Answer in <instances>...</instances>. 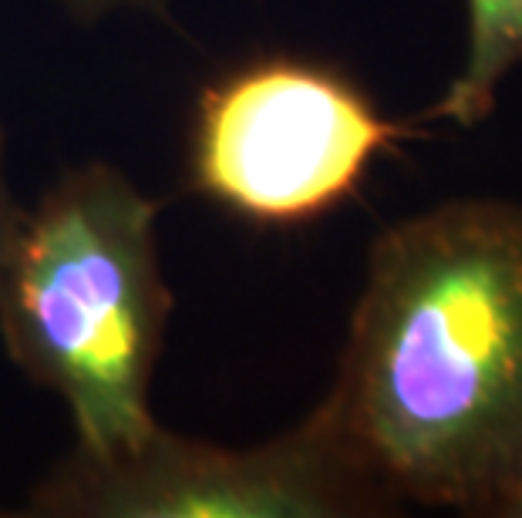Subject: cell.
Here are the masks:
<instances>
[{
    "label": "cell",
    "instance_id": "2",
    "mask_svg": "<svg viewBox=\"0 0 522 518\" xmlns=\"http://www.w3.org/2000/svg\"><path fill=\"white\" fill-rule=\"evenodd\" d=\"M169 317L158 202L121 169L77 165L24 209L0 266V340L68 407L77 451L105 458L152 434Z\"/></svg>",
    "mask_w": 522,
    "mask_h": 518
},
{
    "label": "cell",
    "instance_id": "1",
    "mask_svg": "<svg viewBox=\"0 0 522 518\" xmlns=\"http://www.w3.org/2000/svg\"><path fill=\"white\" fill-rule=\"evenodd\" d=\"M317 407L398 508L492 515L522 478V209L445 202L381 232Z\"/></svg>",
    "mask_w": 522,
    "mask_h": 518
},
{
    "label": "cell",
    "instance_id": "6",
    "mask_svg": "<svg viewBox=\"0 0 522 518\" xmlns=\"http://www.w3.org/2000/svg\"><path fill=\"white\" fill-rule=\"evenodd\" d=\"M58 3L77 24H95V20L128 14V10H162L169 0H58Z\"/></svg>",
    "mask_w": 522,
    "mask_h": 518
},
{
    "label": "cell",
    "instance_id": "9",
    "mask_svg": "<svg viewBox=\"0 0 522 518\" xmlns=\"http://www.w3.org/2000/svg\"><path fill=\"white\" fill-rule=\"evenodd\" d=\"M0 515H7V512H3V508H0Z\"/></svg>",
    "mask_w": 522,
    "mask_h": 518
},
{
    "label": "cell",
    "instance_id": "7",
    "mask_svg": "<svg viewBox=\"0 0 522 518\" xmlns=\"http://www.w3.org/2000/svg\"><path fill=\"white\" fill-rule=\"evenodd\" d=\"M20 219H24V206L14 199L10 182H7V169H3V132H0V266L7 259V250L14 243V232H17Z\"/></svg>",
    "mask_w": 522,
    "mask_h": 518
},
{
    "label": "cell",
    "instance_id": "3",
    "mask_svg": "<svg viewBox=\"0 0 522 518\" xmlns=\"http://www.w3.org/2000/svg\"><path fill=\"white\" fill-rule=\"evenodd\" d=\"M398 501L313 407L253 448L182 438L155 424L118 455L71 448L31 488L24 518H371Z\"/></svg>",
    "mask_w": 522,
    "mask_h": 518
},
{
    "label": "cell",
    "instance_id": "5",
    "mask_svg": "<svg viewBox=\"0 0 522 518\" xmlns=\"http://www.w3.org/2000/svg\"><path fill=\"white\" fill-rule=\"evenodd\" d=\"M468 47L458 75L422 121L479 125L495 108L499 84L522 64V0H465Z\"/></svg>",
    "mask_w": 522,
    "mask_h": 518
},
{
    "label": "cell",
    "instance_id": "8",
    "mask_svg": "<svg viewBox=\"0 0 522 518\" xmlns=\"http://www.w3.org/2000/svg\"><path fill=\"white\" fill-rule=\"evenodd\" d=\"M489 518H522V478L505 488V495L495 501Z\"/></svg>",
    "mask_w": 522,
    "mask_h": 518
},
{
    "label": "cell",
    "instance_id": "4",
    "mask_svg": "<svg viewBox=\"0 0 522 518\" xmlns=\"http://www.w3.org/2000/svg\"><path fill=\"white\" fill-rule=\"evenodd\" d=\"M411 125L385 118L354 81L297 58H263L213 81L193 118L189 185L263 226L341 206Z\"/></svg>",
    "mask_w": 522,
    "mask_h": 518
}]
</instances>
